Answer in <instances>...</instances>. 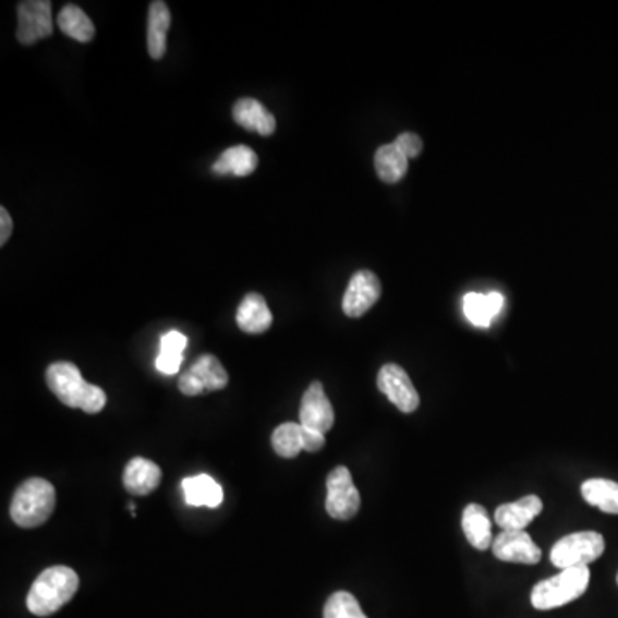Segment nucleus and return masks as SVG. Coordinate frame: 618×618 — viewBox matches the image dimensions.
<instances>
[{
    "label": "nucleus",
    "instance_id": "1",
    "mask_svg": "<svg viewBox=\"0 0 618 618\" xmlns=\"http://www.w3.org/2000/svg\"><path fill=\"white\" fill-rule=\"evenodd\" d=\"M45 380L53 396L68 408L82 409L86 414H97L106 408L107 393L104 388L83 380L76 364L68 361L50 364L45 373Z\"/></svg>",
    "mask_w": 618,
    "mask_h": 618
},
{
    "label": "nucleus",
    "instance_id": "2",
    "mask_svg": "<svg viewBox=\"0 0 618 618\" xmlns=\"http://www.w3.org/2000/svg\"><path fill=\"white\" fill-rule=\"evenodd\" d=\"M80 590V578L73 569L56 566L45 569L29 590L26 606L37 617H50L73 599Z\"/></svg>",
    "mask_w": 618,
    "mask_h": 618
},
{
    "label": "nucleus",
    "instance_id": "3",
    "mask_svg": "<svg viewBox=\"0 0 618 618\" xmlns=\"http://www.w3.org/2000/svg\"><path fill=\"white\" fill-rule=\"evenodd\" d=\"M56 509V488L44 477L25 481L11 501V518L20 528L32 530L49 521Z\"/></svg>",
    "mask_w": 618,
    "mask_h": 618
},
{
    "label": "nucleus",
    "instance_id": "4",
    "mask_svg": "<svg viewBox=\"0 0 618 618\" xmlns=\"http://www.w3.org/2000/svg\"><path fill=\"white\" fill-rule=\"evenodd\" d=\"M587 567H570L554 578L537 582L531 593V603L536 610H554L567 603L581 598L590 586Z\"/></svg>",
    "mask_w": 618,
    "mask_h": 618
},
{
    "label": "nucleus",
    "instance_id": "5",
    "mask_svg": "<svg viewBox=\"0 0 618 618\" xmlns=\"http://www.w3.org/2000/svg\"><path fill=\"white\" fill-rule=\"evenodd\" d=\"M605 552V537L596 531H581L558 540L552 548V564L557 569L587 567Z\"/></svg>",
    "mask_w": 618,
    "mask_h": 618
},
{
    "label": "nucleus",
    "instance_id": "6",
    "mask_svg": "<svg viewBox=\"0 0 618 618\" xmlns=\"http://www.w3.org/2000/svg\"><path fill=\"white\" fill-rule=\"evenodd\" d=\"M361 495L358 492L351 471L343 465L334 469L327 477V501L325 509L328 516L337 521H349L360 512Z\"/></svg>",
    "mask_w": 618,
    "mask_h": 618
},
{
    "label": "nucleus",
    "instance_id": "7",
    "mask_svg": "<svg viewBox=\"0 0 618 618\" xmlns=\"http://www.w3.org/2000/svg\"><path fill=\"white\" fill-rule=\"evenodd\" d=\"M52 4L49 0H25L17 5L16 38L21 45H33L52 37Z\"/></svg>",
    "mask_w": 618,
    "mask_h": 618
},
{
    "label": "nucleus",
    "instance_id": "8",
    "mask_svg": "<svg viewBox=\"0 0 618 618\" xmlns=\"http://www.w3.org/2000/svg\"><path fill=\"white\" fill-rule=\"evenodd\" d=\"M376 384L400 412L409 414V412H414L420 408L417 390L412 385L405 369L400 368L399 364H385L378 373Z\"/></svg>",
    "mask_w": 618,
    "mask_h": 618
},
{
    "label": "nucleus",
    "instance_id": "9",
    "mask_svg": "<svg viewBox=\"0 0 618 618\" xmlns=\"http://www.w3.org/2000/svg\"><path fill=\"white\" fill-rule=\"evenodd\" d=\"M381 283L373 271L360 270L349 280L348 291L343 294L342 310L349 318H360L380 300Z\"/></svg>",
    "mask_w": 618,
    "mask_h": 618
},
{
    "label": "nucleus",
    "instance_id": "10",
    "mask_svg": "<svg viewBox=\"0 0 618 618\" xmlns=\"http://www.w3.org/2000/svg\"><path fill=\"white\" fill-rule=\"evenodd\" d=\"M334 423H336V412L325 393L324 385L313 381L301 400L300 425L325 435Z\"/></svg>",
    "mask_w": 618,
    "mask_h": 618
},
{
    "label": "nucleus",
    "instance_id": "11",
    "mask_svg": "<svg viewBox=\"0 0 618 618\" xmlns=\"http://www.w3.org/2000/svg\"><path fill=\"white\" fill-rule=\"evenodd\" d=\"M492 549L501 562L533 566L542 560V549L537 548L536 543L525 531H501L495 537Z\"/></svg>",
    "mask_w": 618,
    "mask_h": 618
},
{
    "label": "nucleus",
    "instance_id": "12",
    "mask_svg": "<svg viewBox=\"0 0 618 618\" xmlns=\"http://www.w3.org/2000/svg\"><path fill=\"white\" fill-rule=\"evenodd\" d=\"M162 481V469L145 457H134L124 469L122 483L131 495L145 497L154 494Z\"/></svg>",
    "mask_w": 618,
    "mask_h": 618
},
{
    "label": "nucleus",
    "instance_id": "13",
    "mask_svg": "<svg viewBox=\"0 0 618 618\" xmlns=\"http://www.w3.org/2000/svg\"><path fill=\"white\" fill-rule=\"evenodd\" d=\"M543 510L542 498L528 495L495 510V521L504 531H524Z\"/></svg>",
    "mask_w": 618,
    "mask_h": 618
},
{
    "label": "nucleus",
    "instance_id": "14",
    "mask_svg": "<svg viewBox=\"0 0 618 618\" xmlns=\"http://www.w3.org/2000/svg\"><path fill=\"white\" fill-rule=\"evenodd\" d=\"M232 116L241 128L251 133L262 134V136H271L277 128L274 113L255 98H241L235 101Z\"/></svg>",
    "mask_w": 618,
    "mask_h": 618
},
{
    "label": "nucleus",
    "instance_id": "15",
    "mask_svg": "<svg viewBox=\"0 0 618 618\" xmlns=\"http://www.w3.org/2000/svg\"><path fill=\"white\" fill-rule=\"evenodd\" d=\"M235 322H238V327L246 334L259 336L271 327L274 316L268 310L267 301L263 300V295L258 292H251L239 304Z\"/></svg>",
    "mask_w": 618,
    "mask_h": 618
},
{
    "label": "nucleus",
    "instance_id": "16",
    "mask_svg": "<svg viewBox=\"0 0 618 618\" xmlns=\"http://www.w3.org/2000/svg\"><path fill=\"white\" fill-rule=\"evenodd\" d=\"M506 304L504 295L500 292H488V294H480V292H469L462 301V310H464L465 318L474 325V327L486 328L492 325L495 316L501 312V307Z\"/></svg>",
    "mask_w": 618,
    "mask_h": 618
},
{
    "label": "nucleus",
    "instance_id": "17",
    "mask_svg": "<svg viewBox=\"0 0 618 618\" xmlns=\"http://www.w3.org/2000/svg\"><path fill=\"white\" fill-rule=\"evenodd\" d=\"M170 17L169 5L163 0H154L148 9V29H146V44L152 59L158 61L167 52V32H169Z\"/></svg>",
    "mask_w": 618,
    "mask_h": 618
},
{
    "label": "nucleus",
    "instance_id": "18",
    "mask_svg": "<svg viewBox=\"0 0 618 618\" xmlns=\"http://www.w3.org/2000/svg\"><path fill=\"white\" fill-rule=\"evenodd\" d=\"M182 492L187 504L193 507L205 506L217 509L223 500L222 486L208 474L186 477L182 481Z\"/></svg>",
    "mask_w": 618,
    "mask_h": 618
},
{
    "label": "nucleus",
    "instance_id": "19",
    "mask_svg": "<svg viewBox=\"0 0 618 618\" xmlns=\"http://www.w3.org/2000/svg\"><path fill=\"white\" fill-rule=\"evenodd\" d=\"M462 531L468 542L476 549H488L494 545L492 536V521L485 507L480 504H469L462 513Z\"/></svg>",
    "mask_w": 618,
    "mask_h": 618
},
{
    "label": "nucleus",
    "instance_id": "20",
    "mask_svg": "<svg viewBox=\"0 0 618 618\" xmlns=\"http://www.w3.org/2000/svg\"><path fill=\"white\" fill-rule=\"evenodd\" d=\"M256 167H258V155L255 154V150H251L250 146L246 145H238L227 148L217 158L211 170L217 175L232 174L244 178V175L253 174Z\"/></svg>",
    "mask_w": 618,
    "mask_h": 618
},
{
    "label": "nucleus",
    "instance_id": "21",
    "mask_svg": "<svg viewBox=\"0 0 618 618\" xmlns=\"http://www.w3.org/2000/svg\"><path fill=\"white\" fill-rule=\"evenodd\" d=\"M57 26L69 38H74L82 44L94 40L95 33H97L95 32L94 21L86 16L82 8L74 4H68L61 9V13L57 16Z\"/></svg>",
    "mask_w": 618,
    "mask_h": 618
},
{
    "label": "nucleus",
    "instance_id": "22",
    "mask_svg": "<svg viewBox=\"0 0 618 618\" xmlns=\"http://www.w3.org/2000/svg\"><path fill=\"white\" fill-rule=\"evenodd\" d=\"M376 174L387 184H396L408 174L409 158L396 145H384L375 154Z\"/></svg>",
    "mask_w": 618,
    "mask_h": 618
},
{
    "label": "nucleus",
    "instance_id": "23",
    "mask_svg": "<svg viewBox=\"0 0 618 618\" xmlns=\"http://www.w3.org/2000/svg\"><path fill=\"white\" fill-rule=\"evenodd\" d=\"M582 498L590 506L598 507L602 512L618 513V483L611 480H587L581 486Z\"/></svg>",
    "mask_w": 618,
    "mask_h": 618
},
{
    "label": "nucleus",
    "instance_id": "24",
    "mask_svg": "<svg viewBox=\"0 0 618 618\" xmlns=\"http://www.w3.org/2000/svg\"><path fill=\"white\" fill-rule=\"evenodd\" d=\"M190 372L198 376L206 392H217V390H222L229 385V375L223 369L219 358H215L214 354L199 356L198 360L194 361Z\"/></svg>",
    "mask_w": 618,
    "mask_h": 618
},
{
    "label": "nucleus",
    "instance_id": "25",
    "mask_svg": "<svg viewBox=\"0 0 618 618\" xmlns=\"http://www.w3.org/2000/svg\"><path fill=\"white\" fill-rule=\"evenodd\" d=\"M271 447L283 459L300 456L303 450V426L300 423H283L271 435Z\"/></svg>",
    "mask_w": 618,
    "mask_h": 618
},
{
    "label": "nucleus",
    "instance_id": "26",
    "mask_svg": "<svg viewBox=\"0 0 618 618\" xmlns=\"http://www.w3.org/2000/svg\"><path fill=\"white\" fill-rule=\"evenodd\" d=\"M324 618H368L351 593L337 591L325 603Z\"/></svg>",
    "mask_w": 618,
    "mask_h": 618
},
{
    "label": "nucleus",
    "instance_id": "27",
    "mask_svg": "<svg viewBox=\"0 0 618 618\" xmlns=\"http://www.w3.org/2000/svg\"><path fill=\"white\" fill-rule=\"evenodd\" d=\"M393 145L408 158H416L417 155L423 152V142H421V137L414 133L400 134L396 142H393Z\"/></svg>",
    "mask_w": 618,
    "mask_h": 618
},
{
    "label": "nucleus",
    "instance_id": "28",
    "mask_svg": "<svg viewBox=\"0 0 618 618\" xmlns=\"http://www.w3.org/2000/svg\"><path fill=\"white\" fill-rule=\"evenodd\" d=\"M187 348V337L182 336L181 331H167L166 336L160 340V351L175 352V354H184Z\"/></svg>",
    "mask_w": 618,
    "mask_h": 618
},
{
    "label": "nucleus",
    "instance_id": "29",
    "mask_svg": "<svg viewBox=\"0 0 618 618\" xmlns=\"http://www.w3.org/2000/svg\"><path fill=\"white\" fill-rule=\"evenodd\" d=\"M182 354L175 352H162L157 358V369L163 375H175L181 368Z\"/></svg>",
    "mask_w": 618,
    "mask_h": 618
},
{
    "label": "nucleus",
    "instance_id": "30",
    "mask_svg": "<svg viewBox=\"0 0 618 618\" xmlns=\"http://www.w3.org/2000/svg\"><path fill=\"white\" fill-rule=\"evenodd\" d=\"M179 390L187 397L202 396L206 392L198 376L193 375L190 369L179 378Z\"/></svg>",
    "mask_w": 618,
    "mask_h": 618
},
{
    "label": "nucleus",
    "instance_id": "31",
    "mask_svg": "<svg viewBox=\"0 0 618 618\" xmlns=\"http://www.w3.org/2000/svg\"><path fill=\"white\" fill-rule=\"evenodd\" d=\"M325 447L324 433L316 432V429L304 428L303 426V450L306 452L315 453Z\"/></svg>",
    "mask_w": 618,
    "mask_h": 618
},
{
    "label": "nucleus",
    "instance_id": "32",
    "mask_svg": "<svg viewBox=\"0 0 618 618\" xmlns=\"http://www.w3.org/2000/svg\"><path fill=\"white\" fill-rule=\"evenodd\" d=\"M11 234H13V219H11V215L2 206L0 208V246H4L8 243Z\"/></svg>",
    "mask_w": 618,
    "mask_h": 618
},
{
    "label": "nucleus",
    "instance_id": "33",
    "mask_svg": "<svg viewBox=\"0 0 618 618\" xmlns=\"http://www.w3.org/2000/svg\"><path fill=\"white\" fill-rule=\"evenodd\" d=\"M617 582H618V575H617Z\"/></svg>",
    "mask_w": 618,
    "mask_h": 618
}]
</instances>
